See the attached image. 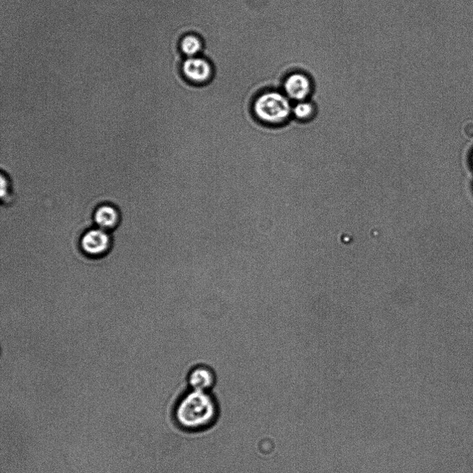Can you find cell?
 <instances>
[{"instance_id": "cell-11", "label": "cell", "mask_w": 473, "mask_h": 473, "mask_svg": "<svg viewBox=\"0 0 473 473\" xmlns=\"http://www.w3.org/2000/svg\"><path fill=\"white\" fill-rule=\"evenodd\" d=\"M171 7H172V6H171ZM170 12H171V10H170ZM170 15H169V19H168V20L170 19Z\"/></svg>"}, {"instance_id": "cell-12", "label": "cell", "mask_w": 473, "mask_h": 473, "mask_svg": "<svg viewBox=\"0 0 473 473\" xmlns=\"http://www.w3.org/2000/svg\"><path fill=\"white\" fill-rule=\"evenodd\" d=\"M171 6H172V0H171V6H170V8H171Z\"/></svg>"}, {"instance_id": "cell-2", "label": "cell", "mask_w": 473, "mask_h": 473, "mask_svg": "<svg viewBox=\"0 0 473 473\" xmlns=\"http://www.w3.org/2000/svg\"><path fill=\"white\" fill-rule=\"evenodd\" d=\"M292 101L279 90H268L259 95L252 105L255 119L273 128L288 124L292 118Z\"/></svg>"}, {"instance_id": "cell-1", "label": "cell", "mask_w": 473, "mask_h": 473, "mask_svg": "<svg viewBox=\"0 0 473 473\" xmlns=\"http://www.w3.org/2000/svg\"><path fill=\"white\" fill-rule=\"evenodd\" d=\"M219 415L218 403L210 392L190 389L177 401L174 418L185 431L197 432L210 428Z\"/></svg>"}, {"instance_id": "cell-8", "label": "cell", "mask_w": 473, "mask_h": 473, "mask_svg": "<svg viewBox=\"0 0 473 473\" xmlns=\"http://www.w3.org/2000/svg\"><path fill=\"white\" fill-rule=\"evenodd\" d=\"M203 40L194 34L185 35L180 43V49L188 58L197 57L203 52Z\"/></svg>"}, {"instance_id": "cell-4", "label": "cell", "mask_w": 473, "mask_h": 473, "mask_svg": "<svg viewBox=\"0 0 473 473\" xmlns=\"http://www.w3.org/2000/svg\"><path fill=\"white\" fill-rule=\"evenodd\" d=\"M282 88L283 93L292 102H299L308 99L313 87L308 75L302 72H294L285 78Z\"/></svg>"}, {"instance_id": "cell-5", "label": "cell", "mask_w": 473, "mask_h": 473, "mask_svg": "<svg viewBox=\"0 0 473 473\" xmlns=\"http://www.w3.org/2000/svg\"><path fill=\"white\" fill-rule=\"evenodd\" d=\"M111 239L108 231L99 228L84 234L81 241L83 251L91 257L105 255L110 249Z\"/></svg>"}, {"instance_id": "cell-10", "label": "cell", "mask_w": 473, "mask_h": 473, "mask_svg": "<svg viewBox=\"0 0 473 473\" xmlns=\"http://www.w3.org/2000/svg\"><path fill=\"white\" fill-rule=\"evenodd\" d=\"M465 135L468 137H473V122H468L464 127Z\"/></svg>"}, {"instance_id": "cell-6", "label": "cell", "mask_w": 473, "mask_h": 473, "mask_svg": "<svg viewBox=\"0 0 473 473\" xmlns=\"http://www.w3.org/2000/svg\"><path fill=\"white\" fill-rule=\"evenodd\" d=\"M187 380L191 389L211 392L217 383V374L210 366L199 364L190 370Z\"/></svg>"}, {"instance_id": "cell-9", "label": "cell", "mask_w": 473, "mask_h": 473, "mask_svg": "<svg viewBox=\"0 0 473 473\" xmlns=\"http://www.w3.org/2000/svg\"><path fill=\"white\" fill-rule=\"evenodd\" d=\"M316 106L308 100L295 102L292 106V118L305 123L310 121L316 115Z\"/></svg>"}, {"instance_id": "cell-7", "label": "cell", "mask_w": 473, "mask_h": 473, "mask_svg": "<svg viewBox=\"0 0 473 473\" xmlns=\"http://www.w3.org/2000/svg\"><path fill=\"white\" fill-rule=\"evenodd\" d=\"M117 210L110 205L100 206L94 213V221L99 229L106 231L117 227L119 222Z\"/></svg>"}, {"instance_id": "cell-3", "label": "cell", "mask_w": 473, "mask_h": 473, "mask_svg": "<svg viewBox=\"0 0 473 473\" xmlns=\"http://www.w3.org/2000/svg\"><path fill=\"white\" fill-rule=\"evenodd\" d=\"M182 73L191 84L205 85L212 81L214 68L212 63L204 57H190L183 61Z\"/></svg>"}]
</instances>
